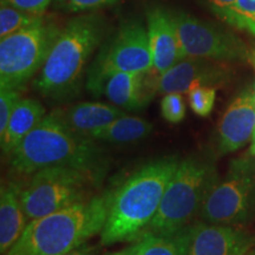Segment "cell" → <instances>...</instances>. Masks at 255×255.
Masks as SVG:
<instances>
[{
  "label": "cell",
  "instance_id": "obj_29",
  "mask_svg": "<svg viewBox=\"0 0 255 255\" xmlns=\"http://www.w3.org/2000/svg\"><path fill=\"white\" fill-rule=\"evenodd\" d=\"M64 255H98L96 253V251L92 247H89L87 245H83V246L76 248L69 253L64 254Z\"/></svg>",
  "mask_w": 255,
  "mask_h": 255
},
{
  "label": "cell",
  "instance_id": "obj_22",
  "mask_svg": "<svg viewBox=\"0 0 255 255\" xmlns=\"http://www.w3.org/2000/svg\"><path fill=\"white\" fill-rule=\"evenodd\" d=\"M219 17L232 26L255 36V0H237Z\"/></svg>",
  "mask_w": 255,
  "mask_h": 255
},
{
  "label": "cell",
  "instance_id": "obj_28",
  "mask_svg": "<svg viewBox=\"0 0 255 255\" xmlns=\"http://www.w3.org/2000/svg\"><path fill=\"white\" fill-rule=\"evenodd\" d=\"M207 1L209 2L210 7H212L213 11L219 15L221 14L225 9L231 7L237 0H207Z\"/></svg>",
  "mask_w": 255,
  "mask_h": 255
},
{
  "label": "cell",
  "instance_id": "obj_11",
  "mask_svg": "<svg viewBox=\"0 0 255 255\" xmlns=\"http://www.w3.org/2000/svg\"><path fill=\"white\" fill-rule=\"evenodd\" d=\"M231 77V70L225 62L218 60L183 58L163 73L157 75V94H188L196 85L214 87L226 83Z\"/></svg>",
  "mask_w": 255,
  "mask_h": 255
},
{
  "label": "cell",
  "instance_id": "obj_13",
  "mask_svg": "<svg viewBox=\"0 0 255 255\" xmlns=\"http://www.w3.org/2000/svg\"><path fill=\"white\" fill-rule=\"evenodd\" d=\"M255 91L246 90L234 98L218 124L216 148L220 155L235 152L254 137Z\"/></svg>",
  "mask_w": 255,
  "mask_h": 255
},
{
  "label": "cell",
  "instance_id": "obj_3",
  "mask_svg": "<svg viewBox=\"0 0 255 255\" xmlns=\"http://www.w3.org/2000/svg\"><path fill=\"white\" fill-rule=\"evenodd\" d=\"M113 193L107 191L28 221L6 255H64L83 246L103 231Z\"/></svg>",
  "mask_w": 255,
  "mask_h": 255
},
{
  "label": "cell",
  "instance_id": "obj_24",
  "mask_svg": "<svg viewBox=\"0 0 255 255\" xmlns=\"http://www.w3.org/2000/svg\"><path fill=\"white\" fill-rule=\"evenodd\" d=\"M162 117L169 123H180L186 117V103L182 94H167L161 100Z\"/></svg>",
  "mask_w": 255,
  "mask_h": 255
},
{
  "label": "cell",
  "instance_id": "obj_9",
  "mask_svg": "<svg viewBox=\"0 0 255 255\" xmlns=\"http://www.w3.org/2000/svg\"><path fill=\"white\" fill-rule=\"evenodd\" d=\"M154 68L148 30L139 21H129L108 41L91 64L88 89L101 95L103 83L117 72H146Z\"/></svg>",
  "mask_w": 255,
  "mask_h": 255
},
{
  "label": "cell",
  "instance_id": "obj_32",
  "mask_svg": "<svg viewBox=\"0 0 255 255\" xmlns=\"http://www.w3.org/2000/svg\"><path fill=\"white\" fill-rule=\"evenodd\" d=\"M245 255H255V248H253V250H251L250 252H247L246 254Z\"/></svg>",
  "mask_w": 255,
  "mask_h": 255
},
{
  "label": "cell",
  "instance_id": "obj_8",
  "mask_svg": "<svg viewBox=\"0 0 255 255\" xmlns=\"http://www.w3.org/2000/svg\"><path fill=\"white\" fill-rule=\"evenodd\" d=\"M60 30L46 19L0 41V89L19 90L41 69Z\"/></svg>",
  "mask_w": 255,
  "mask_h": 255
},
{
  "label": "cell",
  "instance_id": "obj_17",
  "mask_svg": "<svg viewBox=\"0 0 255 255\" xmlns=\"http://www.w3.org/2000/svg\"><path fill=\"white\" fill-rule=\"evenodd\" d=\"M56 110L69 128L87 138H91V135L96 130L126 115L124 110L115 107L114 104L100 102H79Z\"/></svg>",
  "mask_w": 255,
  "mask_h": 255
},
{
  "label": "cell",
  "instance_id": "obj_20",
  "mask_svg": "<svg viewBox=\"0 0 255 255\" xmlns=\"http://www.w3.org/2000/svg\"><path fill=\"white\" fill-rule=\"evenodd\" d=\"M189 228L188 226L173 234L145 233L135 241L137 255H188Z\"/></svg>",
  "mask_w": 255,
  "mask_h": 255
},
{
  "label": "cell",
  "instance_id": "obj_10",
  "mask_svg": "<svg viewBox=\"0 0 255 255\" xmlns=\"http://www.w3.org/2000/svg\"><path fill=\"white\" fill-rule=\"evenodd\" d=\"M182 58L218 62L250 60L251 51L232 32L184 12H173Z\"/></svg>",
  "mask_w": 255,
  "mask_h": 255
},
{
  "label": "cell",
  "instance_id": "obj_12",
  "mask_svg": "<svg viewBox=\"0 0 255 255\" xmlns=\"http://www.w3.org/2000/svg\"><path fill=\"white\" fill-rule=\"evenodd\" d=\"M255 247V234L228 225L191 223L188 255H245Z\"/></svg>",
  "mask_w": 255,
  "mask_h": 255
},
{
  "label": "cell",
  "instance_id": "obj_14",
  "mask_svg": "<svg viewBox=\"0 0 255 255\" xmlns=\"http://www.w3.org/2000/svg\"><path fill=\"white\" fill-rule=\"evenodd\" d=\"M154 69L146 72H117L105 79L101 95H105L115 107L137 111L148 105L157 94Z\"/></svg>",
  "mask_w": 255,
  "mask_h": 255
},
{
  "label": "cell",
  "instance_id": "obj_2",
  "mask_svg": "<svg viewBox=\"0 0 255 255\" xmlns=\"http://www.w3.org/2000/svg\"><path fill=\"white\" fill-rule=\"evenodd\" d=\"M104 156L96 141L78 135L55 109L9 154L18 174L32 175L50 167H71L101 174Z\"/></svg>",
  "mask_w": 255,
  "mask_h": 255
},
{
  "label": "cell",
  "instance_id": "obj_19",
  "mask_svg": "<svg viewBox=\"0 0 255 255\" xmlns=\"http://www.w3.org/2000/svg\"><path fill=\"white\" fill-rule=\"evenodd\" d=\"M152 129V124L146 120L126 114L108 126L96 130L91 135V139L111 144H130L146 138Z\"/></svg>",
  "mask_w": 255,
  "mask_h": 255
},
{
  "label": "cell",
  "instance_id": "obj_18",
  "mask_svg": "<svg viewBox=\"0 0 255 255\" xmlns=\"http://www.w3.org/2000/svg\"><path fill=\"white\" fill-rule=\"evenodd\" d=\"M45 116V109L37 100L20 98L11 115L5 132L0 135L1 151L11 154Z\"/></svg>",
  "mask_w": 255,
  "mask_h": 255
},
{
  "label": "cell",
  "instance_id": "obj_30",
  "mask_svg": "<svg viewBox=\"0 0 255 255\" xmlns=\"http://www.w3.org/2000/svg\"><path fill=\"white\" fill-rule=\"evenodd\" d=\"M110 255H137V245L136 242L131 246L124 248L122 251L115 252V253H111Z\"/></svg>",
  "mask_w": 255,
  "mask_h": 255
},
{
  "label": "cell",
  "instance_id": "obj_23",
  "mask_svg": "<svg viewBox=\"0 0 255 255\" xmlns=\"http://www.w3.org/2000/svg\"><path fill=\"white\" fill-rule=\"evenodd\" d=\"M188 102L194 114L200 117H208L214 109L216 89L209 85H196L188 91Z\"/></svg>",
  "mask_w": 255,
  "mask_h": 255
},
{
  "label": "cell",
  "instance_id": "obj_25",
  "mask_svg": "<svg viewBox=\"0 0 255 255\" xmlns=\"http://www.w3.org/2000/svg\"><path fill=\"white\" fill-rule=\"evenodd\" d=\"M20 101L17 89H0V135L5 132L15 105Z\"/></svg>",
  "mask_w": 255,
  "mask_h": 255
},
{
  "label": "cell",
  "instance_id": "obj_27",
  "mask_svg": "<svg viewBox=\"0 0 255 255\" xmlns=\"http://www.w3.org/2000/svg\"><path fill=\"white\" fill-rule=\"evenodd\" d=\"M1 2L31 13L43 14V12L50 5L51 0H2Z\"/></svg>",
  "mask_w": 255,
  "mask_h": 255
},
{
  "label": "cell",
  "instance_id": "obj_7",
  "mask_svg": "<svg viewBox=\"0 0 255 255\" xmlns=\"http://www.w3.org/2000/svg\"><path fill=\"white\" fill-rule=\"evenodd\" d=\"M255 216V159L238 158L216 180L203 203L202 221L241 227Z\"/></svg>",
  "mask_w": 255,
  "mask_h": 255
},
{
  "label": "cell",
  "instance_id": "obj_33",
  "mask_svg": "<svg viewBox=\"0 0 255 255\" xmlns=\"http://www.w3.org/2000/svg\"><path fill=\"white\" fill-rule=\"evenodd\" d=\"M251 151H255V132H254V142H253V146H252Z\"/></svg>",
  "mask_w": 255,
  "mask_h": 255
},
{
  "label": "cell",
  "instance_id": "obj_15",
  "mask_svg": "<svg viewBox=\"0 0 255 255\" xmlns=\"http://www.w3.org/2000/svg\"><path fill=\"white\" fill-rule=\"evenodd\" d=\"M148 33L152 62L156 72L163 73L180 62L182 58L180 40H178L176 23L173 12L165 8H150L146 13Z\"/></svg>",
  "mask_w": 255,
  "mask_h": 255
},
{
  "label": "cell",
  "instance_id": "obj_5",
  "mask_svg": "<svg viewBox=\"0 0 255 255\" xmlns=\"http://www.w3.org/2000/svg\"><path fill=\"white\" fill-rule=\"evenodd\" d=\"M218 178L214 165L205 159L188 157L178 162L157 214L145 233L173 234L190 226L194 219L200 216Z\"/></svg>",
  "mask_w": 255,
  "mask_h": 255
},
{
  "label": "cell",
  "instance_id": "obj_26",
  "mask_svg": "<svg viewBox=\"0 0 255 255\" xmlns=\"http://www.w3.org/2000/svg\"><path fill=\"white\" fill-rule=\"evenodd\" d=\"M116 1L117 0H56L57 5L60 8L69 12L94 9L97 7H102L104 5L114 4Z\"/></svg>",
  "mask_w": 255,
  "mask_h": 255
},
{
  "label": "cell",
  "instance_id": "obj_1",
  "mask_svg": "<svg viewBox=\"0 0 255 255\" xmlns=\"http://www.w3.org/2000/svg\"><path fill=\"white\" fill-rule=\"evenodd\" d=\"M175 156L149 162L114 190L101 242L103 246L137 241L157 214L178 165Z\"/></svg>",
  "mask_w": 255,
  "mask_h": 255
},
{
  "label": "cell",
  "instance_id": "obj_6",
  "mask_svg": "<svg viewBox=\"0 0 255 255\" xmlns=\"http://www.w3.org/2000/svg\"><path fill=\"white\" fill-rule=\"evenodd\" d=\"M100 174L71 167L44 168L32 174L21 190L28 221L91 199Z\"/></svg>",
  "mask_w": 255,
  "mask_h": 255
},
{
  "label": "cell",
  "instance_id": "obj_4",
  "mask_svg": "<svg viewBox=\"0 0 255 255\" xmlns=\"http://www.w3.org/2000/svg\"><path fill=\"white\" fill-rule=\"evenodd\" d=\"M105 31L100 14L73 18L60 30L36 79V89L51 100L72 97L81 88L89 59Z\"/></svg>",
  "mask_w": 255,
  "mask_h": 255
},
{
  "label": "cell",
  "instance_id": "obj_31",
  "mask_svg": "<svg viewBox=\"0 0 255 255\" xmlns=\"http://www.w3.org/2000/svg\"><path fill=\"white\" fill-rule=\"evenodd\" d=\"M250 62L253 64L254 69H255V50L251 51V56H250Z\"/></svg>",
  "mask_w": 255,
  "mask_h": 255
},
{
  "label": "cell",
  "instance_id": "obj_21",
  "mask_svg": "<svg viewBox=\"0 0 255 255\" xmlns=\"http://www.w3.org/2000/svg\"><path fill=\"white\" fill-rule=\"evenodd\" d=\"M44 19L43 14L31 13L1 2L0 8V38L11 36L24 28L33 26Z\"/></svg>",
  "mask_w": 255,
  "mask_h": 255
},
{
  "label": "cell",
  "instance_id": "obj_16",
  "mask_svg": "<svg viewBox=\"0 0 255 255\" xmlns=\"http://www.w3.org/2000/svg\"><path fill=\"white\" fill-rule=\"evenodd\" d=\"M20 184L6 182L0 189V253L6 255L27 226Z\"/></svg>",
  "mask_w": 255,
  "mask_h": 255
},
{
  "label": "cell",
  "instance_id": "obj_34",
  "mask_svg": "<svg viewBox=\"0 0 255 255\" xmlns=\"http://www.w3.org/2000/svg\"><path fill=\"white\" fill-rule=\"evenodd\" d=\"M252 155H253V156H255V151H252Z\"/></svg>",
  "mask_w": 255,
  "mask_h": 255
}]
</instances>
